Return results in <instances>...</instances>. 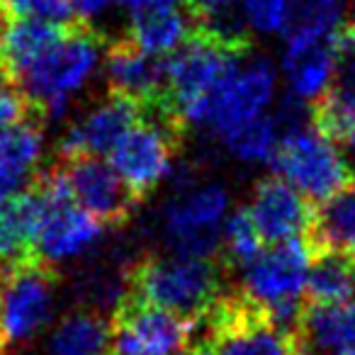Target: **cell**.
I'll return each mask as SVG.
<instances>
[{"mask_svg":"<svg viewBox=\"0 0 355 355\" xmlns=\"http://www.w3.org/2000/svg\"><path fill=\"white\" fill-rule=\"evenodd\" d=\"M248 56V37H229L198 25L195 35L166 59V110L180 124H205L217 88Z\"/></svg>","mask_w":355,"mask_h":355,"instance_id":"obj_1","label":"cell"},{"mask_svg":"<svg viewBox=\"0 0 355 355\" xmlns=\"http://www.w3.org/2000/svg\"><path fill=\"white\" fill-rule=\"evenodd\" d=\"M217 261L188 253L146 256L129 268L127 295L161 306L188 321H200L224 295Z\"/></svg>","mask_w":355,"mask_h":355,"instance_id":"obj_2","label":"cell"},{"mask_svg":"<svg viewBox=\"0 0 355 355\" xmlns=\"http://www.w3.org/2000/svg\"><path fill=\"white\" fill-rule=\"evenodd\" d=\"M314 261L309 239H292L282 243H268L248 266H243L241 295L275 324L300 334L304 316L306 277Z\"/></svg>","mask_w":355,"mask_h":355,"instance_id":"obj_3","label":"cell"},{"mask_svg":"<svg viewBox=\"0 0 355 355\" xmlns=\"http://www.w3.org/2000/svg\"><path fill=\"white\" fill-rule=\"evenodd\" d=\"M105 37L85 22H73L66 35L44 54L27 73L20 76V88L30 98L32 107L44 119L61 117L71 98L88 83L95 73L103 51Z\"/></svg>","mask_w":355,"mask_h":355,"instance_id":"obj_4","label":"cell"},{"mask_svg":"<svg viewBox=\"0 0 355 355\" xmlns=\"http://www.w3.org/2000/svg\"><path fill=\"white\" fill-rule=\"evenodd\" d=\"M190 355H292L302 336L275 324L241 292L222 295L207 316L195 321Z\"/></svg>","mask_w":355,"mask_h":355,"instance_id":"obj_5","label":"cell"},{"mask_svg":"<svg viewBox=\"0 0 355 355\" xmlns=\"http://www.w3.org/2000/svg\"><path fill=\"white\" fill-rule=\"evenodd\" d=\"M275 173L314 205H324L355 183V173L334 139L314 127H297L280 137L272 156Z\"/></svg>","mask_w":355,"mask_h":355,"instance_id":"obj_6","label":"cell"},{"mask_svg":"<svg viewBox=\"0 0 355 355\" xmlns=\"http://www.w3.org/2000/svg\"><path fill=\"white\" fill-rule=\"evenodd\" d=\"M56 309V275L32 256L0 268V340L25 345L46 329Z\"/></svg>","mask_w":355,"mask_h":355,"instance_id":"obj_7","label":"cell"},{"mask_svg":"<svg viewBox=\"0 0 355 355\" xmlns=\"http://www.w3.org/2000/svg\"><path fill=\"white\" fill-rule=\"evenodd\" d=\"M183 127L163 110H146L110 153L112 168L141 202L171 173Z\"/></svg>","mask_w":355,"mask_h":355,"instance_id":"obj_8","label":"cell"},{"mask_svg":"<svg viewBox=\"0 0 355 355\" xmlns=\"http://www.w3.org/2000/svg\"><path fill=\"white\" fill-rule=\"evenodd\" d=\"M193 338V321L127 295L110 321L107 355H190Z\"/></svg>","mask_w":355,"mask_h":355,"instance_id":"obj_9","label":"cell"},{"mask_svg":"<svg viewBox=\"0 0 355 355\" xmlns=\"http://www.w3.org/2000/svg\"><path fill=\"white\" fill-rule=\"evenodd\" d=\"M35 185L44 202L35 246L37 258H42L49 266H56V263L90 251V246H95L98 239L103 236L105 227L71 200L61 173L56 168H49L37 178Z\"/></svg>","mask_w":355,"mask_h":355,"instance_id":"obj_10","label":"cell"},{"mask_svg":"<svg viewBox=\"0 0 355 355\" xmlns=\"http://www.w3.org/2000/svg\"><path fill=\"white\" fill-rule=\"evenodd\" d=\"M227 214L229 193L222 185H183L163 212V232L175 253L212 258L222 246Z\"/></svg>","mask_w":355,"mask_h":355,"instance_id":"obj_11","label":"cell"},{"mask_svg":"<svg viewBox=\"0 0 355 355\" xmlns=\"http://www.w3.org/2000/svg\"><path fill=\"white\" fill-rule=\"evenodd\" d=\"M71 200L103 227H119L134 214L141 200L129 190L112 163L95 156L61 158L56 163Z\"/></svg>","mask_w":355,"mask_h":355,"instance_id":"obj_12","label":"cell"},{"mask_svg":"<svg viewBox=\"0 0 355 355\" xmlns=\"http://www.w3.org/2000/svg\"><path fill=\"white\" fill-rule=\"evenodd\" d=\"M277 76L268 59H243L217 88L207 110V124L219 139L232 129L266 114L275 100Z\"/></svg>","mask_w":355,"mask_h":355,"instance_id":"obj_13","label":"cell"},{"mask_svg":"<svg viewBox=\"0 0 355 355\" xmlns=\"http://www.w3.org/2000/svg\"><path fill=\"white\" fill-rule=\"evenodd\" d=\"M246 212L266 246L292 241V239H309L316 219L314 202L280 175L266 178L253 188Z\"/></svg>","mask_w":355,"mask_h":355,"instance_id":"obj_14","label":"cell"},{"mask_svg":"<svg viewBox=\"0 0 355 355\" xmlns=\"http://www.w3.org/2000/svg\"><path fill=\"white\" fill-rule=\"evenodd\" d=\"M105 78L110 93L129 98L144 110H166L168 76L166 59L141 51L129 40H119L105 46Z\"/></svg>","mask_w":355,"mask_h":355,"instance_id":"obj_15","label":"cell"},{"mask_svg":"<svg viewBox=\"0 0 355 355\" xmlns=\"http://www.w3.org/2000/svg\"><path fill=\"white\" fill-rule=\"evenodd\" d=\"M334 49V78L311 105V127L338 144L348 141L355 129V22H343L336 30Z\"/></svg>","mask_w":355,"mask_h":355,"instance_id":"obj_16","label":"cell"},{"mask_svg":"<svg viewBox=\"0 0 355 355\" xmlns=\"http://www.w3.org/2000/svg\"><path fill=\"white\" fill-rule=\"evenodd\" d=\"M144 112L146 110L139 103L110 93L103 103L85 112L76 124H71V129L59 144V156H110L119 139L141 119Z\"/></svg>","mask_w":355,"mask_h":355,"instance_id":"obj_17","label":"cell"},{"mask_svg":"<svg viewBox=\"0 0 355 355\" xmlns=\"http://www.w3.org/2000/svg\"><path fill=\"white\" fill-rule=\"evenodd\" d=\"M198 17L188 6H161L134 12L127 40L158 59L175 54L198 30Z\"/></svg>","mask_w":355,"mask_h":355,"instance_id":"obj_18","label":"cell"},{"mask_svg":"<svg viewBox=\"0 0 355 355\" xmlns=\"http://www.w3.org/2000/svg\"><path fill=\"white\" fill-rule=\"evenodd\" d=\"M42 212L44 202L35 183L0 202V268L37 256Z\"/></svg>","mask_w":355,"mask_h":355,"instance_id":"obj_19","label":"cell"},{"mask_svg":"<svg viewBox=\"0 0 355 355\" xmlns=\"http://www.w3.org/2000/svg\"><path fill=\"white\" fill-rule=\"evenodd\" d=\"M336 35V32H334ZM336 69L334 37L319 42H292L285 44L282 54V71H285L290 95L306 103L326 93Z\"/></svg>","mask_w":355,"mask_h":355,"instance_id":"obj_20","label":"cell"},{"mask_svg":"<svg viewBox=\"0 0 355 355\" xmlns=\"http://www.w3.org/2000/svg\"><path fill=\"white\" fill-rule=\"evenodd\" d=\"M300 336L321 355H355V295L338 304H306Z\"/></svg>","mask_w":355,"mask_h":355,"instance_id":"obj_21","label":"cell"},{"mask_svg":"<svg viewBox=\"0 0 355 355\" xmlns=\"http://www.w3.org/2000/svg\"><path fill=\"white\" fill-rule=\"evenodd\" d=\"M71 25L49 22H6L0 30V66L15 80L32 69L54 44L66 35Z\"/></svg>","mask_w":355,"mask_h":355,"instance_id":"obj_22","label":"cell"},{"mask_svg":"<svg viewBox=\"0 0 355 355\" xmlns=\"http://www.w3.org/2000/svg\"><path fill=\"white\" fill-rule=\"evenodd\" d=\"M44 117L32 114L25 122L0 132V178L17 188L25 185L44 151Z\"/></svg>","mask_w":355,"mask_h":355,"instance_id":"obj_23","label":"cell"},{"mask_svg":"<svg viewBox=\"0 0 355 355\" xmlns=\"http://www.w3.org/2000/svg\"><path fill=\"white\" fill-rule=\"evenodd\" d=\"M309 243L314 253L334 251L355 258V183L316 209Z\"/></svg>","mask_w":355,"mask_h":355,"instance_id":"obj_24","label":"cell"},{"mask_svg":"<svg viewBox=\"0 0 355 355\" xmlns=\"http://www.w3.org/2000/svg\"><path fill=\"white\" fill-rule=\"evenodd\" d=\"M355 295V258L343 253L321 251L306 277V304H338Z\"/></svg>","mask_w":355,"mask_h":355,"instance_id":"obj_25","label":"cell"},{"mask_svg":"<svg viewBox=\"0 0 355 355\" xmlns=\"http://www.w3.org/2000/svg\"><path fill=\"white\" fill-rule=\"evenodd\" d=\"M110 324L93 311L66 316L51 334L46 355H107Z\"/></svg>","mask_w":355,"mask_h":355,"instance_id":"obj_26","label":"cell"},{"mask_svg":"<svg viewBox=\"0 0 355 355\" xmlns=\"http://www.w3.org/2000/svg\"><path fill=\"white\" fill-rule=\"evenodd\" d=\"M343 25V0H287L285 44L334 37Z\"/></svg>","mask_w":355,"mask_h":355,"instance_id":"obj_27","label":"cell"},{"mask_svg":"<svg viewBox=\"0 0 355 355\" xmlns=\"http://www.w3.org/2000/svg\"><path fill=\"white\" fill-rule=\"evenodd\" d=\"M280 137H282V129L277 124L275 114H261V117L227 132L222 137V141L239 161L266 163L272 161V156H275Z\"/></svg>","mask_w":355,"mask_h":355,"instance_id":"obj_28","label":"cell"},{"mask_svg":"<svg viewBox=\"0 0 355 355\" xmlns=\"http://www.w3.org/2000/svg\"><path fill=\"white\" fill-rule=\"evenodd\" d=\"M263 239L258 234L253 219L246 209H239L224 222L222 229V251L232 268H243L263 251Z\"/></svg>","mask_w":355,"mask_h":355,"instance_id":"obj_29","label":"cell"},{"mask_svg":"<svg viewBox=\"0 0 355 355\" xmlns=\"http://www.w3.org/2000/svg\"><path fill=\"white\" fill-rule=\"evenodd\" d=\"M0 20L73 25L76 10L73 0H0Z\"/></svg>","mask_w":355,"mask_h":355,"instance_id":"obj_30","label":"cell"},{"mask_svg":"<svg viewBox=\"0 0 355 355\" xmlns=\"http://www.w3.org/2000/svg\"><path fill=\"white\" fill-rule=\"evenodd\" d=\"M32 114H40V112L32 107L30 98H27L25 90L20 88V83L0 66V132L25 122Z\"/></svg>","mask_w":355,"mask_h":355,"instance_id":"obj_31","label":"cell"},{"mask_svg":"<svg viewBox=\"0 0 355 355\" xmlns=\"http://www.w3.org/2000/svg\"><path fill=\"white\" fill-rule=\"evenodd\" d=\"M246 22L263 35H275L285 30L287 0H241Z\"/></svg>","mask_w":355,"mask_h":355,"instance_id":"obj_32","label":"cell"},{"mask_svg":"<svg viewBox=\"0 0 355 355\" xmlns=\"http://www.w3.org/2000/svg\"><path fill=\"white\" fill-rule=\"evenodd\" d=\"M112 3H117V0H73V10L76 17H80V22H83L90 20V17L103 15Z\"/></svg>","mask_w":355,"mask_h":355,"instance_id":"obj_33","label":"cell"},{"mask_svg":"<svg viewBox=\"0 0 355 355\" xmlns=\"http://www.w3.org/2000/svg\"><path fill=\"white\" fill-rule=\"evenodd\" d=\"M119 6H124L132 12H141L148 8H161V6H178V3H185V0H117Z\"/></svg>","mask_w":355,"mask_h":355,"instance_id":"obj_34","label":"cell"},{"mask_svg":"<svg viewBox=\"0 0 355 355\" xmlns=\"http://www.w3.org/2000/svg\"><path fill=\"white\" fill-rule=\"evenodd\" d=\"M20 190H25V188H17L15 183H10V180H6V178H0V202H6L8 198H12V195L20 193Z\"/></svg>","mask_w":355,"mask_h":355,"instance_id":"obj_35","label":"cell"},{"mask_svg":"<svg viewBox=\"0 0 355 355\" xmlns=\"http://www.w3.org/2000/svg\"><path fill=\"white\" fill-rule=\"evenodd\" d=\"M292 355H321V353H319V350H314V348H311V345H306L304 340H302V343L297 345V348H295V353H292Z\"/></svg>","mask_w":355,"mask_h":355,"instance_id":"obj_36","label":"cell"},{"mask_svg":"<svg viewBox=\"0 0 355 355\" xmlns=\"http://www.w3.org/2000/svg\"><path fill=\"white\" fill-rule=\"evenodd\" d=\"M6 350H8V348H6V343L0 340V355H6Z\"/></svg>","mask_w":355,"mask_h":355,"instance_id":"obj_37","label":"cell"},{"mask_svg":"<svg viewBox=\"0 0 355 355\" xmlns=\"http://www.w3.org/2000/svg\"><path fill=\"white\" fill-rule=\"evenodd\" d=\"M350 144H353V148H355V129H353V134H350V139H348Z\"/></svg>","mask_w":355,"mask_h":355,"instance_id":"obj_38","label":"cell"}]
</instances>
